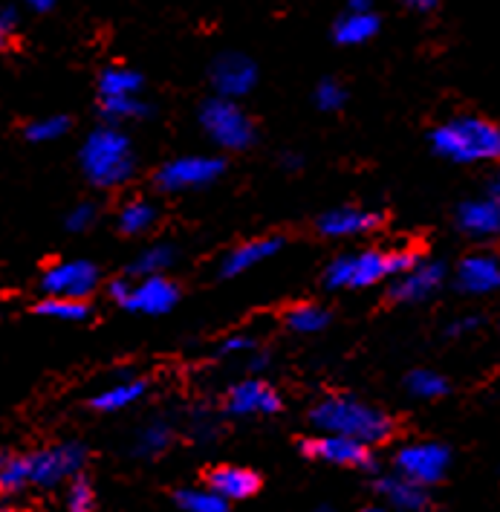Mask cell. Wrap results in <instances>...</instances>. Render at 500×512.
<instances>
[{
  "label": "cell",
  "mask_w": 500,
  "mask_h": 512,
  "mask_svg": "<svg viewBox=\"0 0 500 512\" xmlns=\"http://www.w3.org/2000/svg\"><path fill=\"white\" fill-rule=\"evenodd\" d=\"M70 131V116L64 113H53V116H41V119H32L27 128H24V136L35 145H44V142H55L61 136H67Z\"/></svg>",
  "instance_id": "obj_32"
},
{
  "label": "cell",
  "mask_w": 500,
  "mask_h": 512,
  "mask_svg": "<svg viewBox=\"0 0 500 512\" xmlns=\"http://www.w3.org/2000/svg\"><path fill=\"white\" fill-rule=\"evenodd\" d=\"M422 255L417 249H362L333 258L324 270V284L330 290H368L382 281L417 267Z\"/></svg>",
  "instance_id": "obj_2"
},
{
  "label": "cell",
  "mask_w": 500,
  "mask_h": 512,
  "mask_svg": "<svg viewBox=\"0 0 500 512\" xmlns=\"http://www.w3.org/2000/svg\"><path fill=\"white\" fill-rule=\"evenodd\" d=\"M96 217H99V209L93 206V203H79V206H73L70 209V215H67V229L70 232H87L93 223H96Z\"/></svg>",
  "instance_id": "obj_37"
},
{
  "label": "cell",
  "mask_w": 500,
  "mask_h": 512,
  "mask_svg": "<svg viewBox=\"0 0 500 512\" xmlns=\"http://www.w3.org/2000/svg\"><path fill=\"white\" fill-rule=\"evenodd\" d=\"M226 171V162L211 154H185L177 160H168L159 165L157 183L159 191L165 194H180V191H197L206 189L211 183H217Z\"/></svg>",
  "instance_id": "obj_9"
},
{
  "label": "cell",
  "mask_w": 500,
  "mask_h": 512,
  "mask_svg": "<svg viewBox=\"0 0 500 512\" xmlns=\"http://www.w3.org/2000/svg\"><path fill=\"white\" fill-rule=\"evenodd\" d=\"M38 313L58 322H87L90 319V304L79 298H44L38 304Z\"/></svg>",
  "instance_id": "obj_31"
},
{
  "label": "cell",
  "mask_w": 500,
  "mask_h": 512,
  "mask_svg": "<svg viewBox=\"0 0 500 512\" xmlns=\"http://www.w3.org/2000/svg\"><path fill=\"white\" fill-rule=\"evenodd\" d=\"M81 174L96 189H119L136 171L131 136L116 125H99L81 142Z\"/></svg>",
  "instance_id": "obj_3"
},
{
  "label": "cell",
  "mask_w": 500,
  "mask_h": 512,
  "mask_svg": "<svg viewBox=\"0 0 500 512\" xmlns=\"http://www.w3.org/2000/svg\"><path fill=\"white\" fill-rule=\"evenodd\" d=\"M0 512H3V510H0Z\"/></svg>",
  "instance_id": "obj_47"
},
{
  "label": "cell",
  "mask_w": 500,
  "mask_h": 512,
  "mask_svg": "<svg viewBox=\"0 0 500 512\" xmlns=\"http://www.w3.org/2000/svg\"><path fill=\"white\" fill-rule=\"evenodd\" d=\"M301 165H304V160H301L298 154H287V157H284V168H292V171H298Z\"/></svg>",
  "instance_id": "obj_44"
},
{
  "label": "cell",
  "mask_w": 500,
  "mask_h": 512,
  "mask_svg": "<svg viewBox=\"0 0 500 512\" xmlns=\"http://www.w3.org/2000/svg\"><path fill=\"white\" fill-rule=\"evenodd\" d=\"M313 99H316L318 110L336 113V110H342L344 102H347V90H344V84L339 79H321L318 81L316 93H313Z\"/></svg>",
  "instance_id": "obj_34"
},
{
  "label": "cell",
  "mask_w": 500,
  "mask_h": 512,
  "mask_svg": "<svg viewBox=\"0 0 500 512\" xmlns=\"http://www.w3.org/2000/svg\"><path fill=\"white\" fill-rule=\"evenodd\" d=\"M177 507L183 512H229V504L223 498H217L206 486L203 489H197V486L180 489L177 492Z\"/></svg>",
  "instance_id": "obj_33"
},
{
  "label": "cell",
  "mask_w": 500,
  "mask_h": 512,
  "mask_svg": "<svg viewBox=\"0 0 500 512\" xmlns=\"http://www.w3.org/2000/svg\"><path fill=\"white\" fill-rule=\"evenodd\" d=\"M171 443H174V426L168 420H151L133 437V455L136 458H159L162 452L171 449Z\"/></svg>",
  "instance_id": "obj_24"
},
{
  "label": "cell",
  "mask_w": 500,
  "mask_h": 512,
  "mask_svg": "<svg viewBox=\"0 0 500 512\" xmlns=\"http://www.w3.org/2000/svg\"><path fill=\"white\" fill-rule=\"evenodd\" d=\"M284 322L290 327L292 333H301V336H313V333H321L327 324H330V313L316 304V301H301L287 310Z\"/></svg>",
  "instance_id": "obj_29"
},
{
  "label": "cell",
  "mask_w": 500,
  "mask_h": 512,
  "mask_svg": "<svg viewBox=\"0 0 500 512\" xmlns=\"http://www.w3.org/2000/svg\"><path fill=\"white\" fill-rule=\"evenodd\" d=\"M174 261H177V246H174V243H151V246H145V249L133 258V264L128 267V275H133V278L165 275V270H171Z\"/></svg>",
  "instance_id": "obj_25"
},
{
  "label": "cell",
  "mask_w": 500,
  "mask_h": 512,
  "mask_svg": "<svg viewBox=\"0 0 500 512\" xmlns=\"http://www.w3.org/2000/svg\"><path fill=\"white\" fill-rule=\"evenodd\" d=\"M399 3L408 6V9H414V12H434L440 0H399Z\"/></svg>",
  "instance_id": "obj_41"
},
{
  "label": "cell",
  "mask_w": 500,
  "mask_h": 512,
  "mask_svg": "<svg viewBox=\"0 0 500 512\" xmlns=\"http://www.w3.org/2000/svg\"><path fill=\"white\" fill-rule=\"evenodd\" d=\"M446 284V264L443 261H425L422 258L417 267L391 278L388 296L399 304H422L434 293H440V287Z\"/></svg>",
  "instance_id": "obj_15"
},
{
  "label": "cell",
  "mask_w": 500,
  "mask_h": 512,
  "mask_svg": "<svg viewBox=\"0 0 500 512\" xmlns=\"http://www.w3.org/2000/svg\"><path fill=\"white\" fill-rule=\"evenodd\" d=\"M29 486L35 489H55V486L67 484L73 478H79L84 463H87V449L67 440V443H55L47 449L29 452Z\"/></svg>",
  "instance_id": "obj_7"
},
{
  "label": "cell",
  "mask_w": 500,
  "mask_h": 512,
  "mask_svg": "<svg viewBox=\"0 0 500 512\" xmlns=\"http://www.w3.org/2000/svg\"><path fill=\"white\" fill-rule=\"evenodd\" d=\"M379 15L376 12H344L333 24V41L342 47H362L379 35Z\"/></svg>",
  "instance_id": "obj_22"
},
{
  "label": "cell",
  "mask_w": 500,
  "mask_h": 512,
  "mask_svg": "<svg viewBox=\"0 0 500 512\" xmlns=\"http://www.w3.org/2000/svg\"><path fill=\"white\" fill-rule=\"evenodd\" d=\"M99 281H102L99 267L93 261L76 258V261H58L44 272L41 275V290H44V298H79V301H87L96 293Z\"/></svg>",
  "instance_id": "obj_10"
},
{
  "label": "cell",
  "mask_w": 500,
  "mask_h": 512,
  "mask_svg": "<svg viewBox=\"0 0 500 512\" xmlns=\"http://www.w3.org/2000/svg\"><path fill=\"white\" fill-rule=\"evenodd\" d=\"M382 223V217L362 206H336L330 212L318 217L316 229L318 235L330 238V241H347V238H359L368 235Z\"/></svg>",
  "instance_id": "obj_16"
},
{
  "label": "cell",
  "mask_w": 500,
  "mask_h": 512,
  "mask_svg": "<svg viewBox=\"0 0 500 512\" xmlns=\"http://www.w3.org/2000/svg\"><path fill=\"white\" fill-rule=\"evenodd\" d=\"M310 423L318 434L350 437L362 446H382L394 437V417L353 394H330L310 411Z\"/></svg>",
  "instance_id": "obj_1"
},
{
  "label": "cell",
  "mask_w": 500,
  "mask_h": 512,
  "mask_svg": "<svg viewBox=\"0 0 500 512\" xmlns=\"http://www.w3.org/2000/svg\"><path fill=\"white\" fill-rule=\"evenodd\" d=\"M243 353H255V339L246 333H237L220 342V356H243Z\"/></svg>",
  "instance_id": "obj_38"
},
{
  "label": "cell",
  "mask_w": 500,
  "mask_h": 512,
  "mask_svg": "<svg viewBox=\"0 0 500 512\" xmlns=\"http://www.w3.org/2000/svg\"><path fill=\"white\" fill-rule=\"evenodd\" d=\"M99 110L105 125L122 128L125 122H142L148 119L154 108L142 99V96H125V99H99Z\"/></svg>",
  "instance_id": "obj_26"
},
{
  "label": "cell",
  "mask_w": 500,
  "mask_h": 512,
  "mask_svg": "<svg viewBox=\"0 0 500 512\" xmlns=\"http://www.w3.org/2000/svg\"><path fill=\"white\" fill-rule=\"evenodd\" d=\"M206 489H211L226 504L249 501L252 495H258L261 478H258V472H252L246 466H214L206 475Z\"/></svg>",
  "instance_id": "obj_19"
},
{
  "label": "cell",
  "mask_w": 500,
  "mask_h": 512,
  "mask_svg": "<svg viewBox=\"0 0 500 512\" xmlns=\"http://www.w3.org/2000/svg\"><path fill=\"white\" fill-rule=\"evenodd\" d=\"M431 148L437 157L460 165L492 162L500 157V128L486 116H451L431 131Z\"/></svg>",
  "instance_id": "obj_4"
},
{
  "label": "cell",
  "mask_w": 500,
  "mask_h": 512,
  "mask_svg": "<svg viewBox=\"0 0 500 512\" xmlns=\"http://www.w3.org/2000/svg\"><path fill=\"white\" fill-rule=\"evenodd\" d=\"M347 12H373V0H347Z\"/></svg>",
  "instance_id": "obj_42"
},
{
  "label": "cell",
  "mask_w": 500,
  "mask_h": 512,
  "mask_svg": "<svg viewBox=\"0 0 500 512\" xmlns=\"http://www.w3.org/2000/svg\"><path fill=\"white\" fill-rule=\"evenodd\" d=\"M145 394H148V382H145V379L125 377L119 379V382H113V385H107V388H102L99 394H93L90 405H93L96 411L116 414V411H125V408H131V405L139 403Z\"/></svg>",
  "instance_id": "obj_21"
},
{
  "label": "cell",
  "mask_w": 500,
  "mask_h": 512,
  "mask_svg": "<svg viewBox=\"0 0 500 512\" xmlns=\"http://www.w3.org/2000/svg\"><path fill=\"white\" fill-rule=\"evenodd\" d=\"M405 388H408L411 397L425 400V403L443 400L448 391H451L448 379L443 377V374H437V371H431V368H417V371H411V374L405 377Z\"/></svg>",
  "instance_id": "obj_30"
},
{
  "label": "cell",
  "mask_w": 500,
  "mask_h": 512,
  "mask_svg": "<svg viewBox=\"0 0 500 512\" xmlns=\"http://www.w3.org/2000/svg\"><path fill=\"white\" fill-rule=\"evenodd\" d=\"M200 128L220 151H246L255 145L258 128L240 102L211 96L200 108Z\"/></svg>",
  "instance_id": "obj_5"
},
{
  "label": "cell",
  "mask_w": 500,
  "mask_h": 512,
  "mask_svg": "<svg viewBox=\"0 0 500 512\" xmlns=\"http://www.w3.org/2000/svg\"><path fill=\"white\" fill-rule=\"evenodd\" d=\"M457 229L474 241H492L500 232V183L492 180L486 194L463 200L454 212Z\"/></svg>",
  "instance_id": "obj_12"
},
{
  "label": "cell",
  "mask_w": 500,
  "mask_h": 512,
  "mask_svg": "<svg viewBox=\"0 0 500 512\" xmlns=\"http://www.w3.org/2000/svg\"><path fill=\"white\" fill-rule=\"evenodd\" d=\"M284 249L281 235H269V238H252V241L237 243L235 249H229L220 261V275L223 278H237L243 272L255 270L258 264H264L269 258H275Z\"/></svg>",
  "instance_id": "obj_18"
},
{
  "label": "cell",
  "mask_w": 500,
  "mask_h": 512,
  "mask_svg": "<svg viewBox=\"0 0 500 512\" xmlns=\"http://www.w3.org/2000/svg\"><path fill=\"white\" fill-rule=\"evenodd\" d=\"M316 512H333V507H327V504H321Z\"/></svg>",
  "instance_id": "obj_46"
},
{
  "label": "cell",
  "mask_w": 500,
  "mask_h": 512,
  "mask_svg": "<svg viewBox=\"0 0 500 512\" xmlns=\"http://www.w3.org/2000/svg\"><path fill=\"white\" fill-rule=\"evenodd\" d=\"M157 217L159 209L154 203H148V200H131L119 212V232L122 235H131V238L145 235V232H151L157 226Z\"/></svg>",
  "instance_id": "obj_28"
},
{
  "label": "cell",
  "mask_w": 500,
  "mask_h": 512,
  "mask_svg": "<svg viewBox=\"0 0 500 512\" xmlns=\"http://www.w3.org/2000/svg\"><path fill=\"white\" fill-rule=\"evenodd\" d=\"M96 507V492L90 481L79 475L70 481V489H67V501H64V512H93Z\"/></svg>",
  "instance_id": "obj_35"
},
{
  "label": "cell",
  "mask_w": 500,
  "mask_h": 512,
  "mask_svg": "<svg viewBox=\"0 0 500 512\" xmlns=\"http://www.w3.org/2000/svg\"><path fill=\"white\" fill-rule=\"evenodd\" d=\"M304 455L313 460H321L327 466H342V469H362L370 472L376 466L373 460V449L350 440V437H339V434H316L307 437L301 443Z\"/></svg>",
  "instance_id": "obj_13"
},
{
  "label": "cell",
  "mask_w": 500,
  "mask_h": 512,
  "mask_svg": "<svg viewBox=\"0 0 500 512\" xmlns=\"http://www.w3.org/2000/svg\"><path fill=\"white\" fill-rule=\"evenodd\" d=\"M107 293L122 310L139 313V316H162V313L174 310L180 301V287L165 275H145V278H133V281L128 275H122V278L110 281Z\"/></svg>",
  "instance_id": "obj_6"
},
{
  "label": "cell",
  "mask_w": 500,
  "mask_h": 512,
  "mask_svg": "<svg viewBox=\"0 0 500 512\" xmlns=\"http://www.w3.org/2000/svg\"><path fill=\"white\" fill-rule=\"evenodd\" d=\"M21 3L27 6L29 12H35V15H47V12H53L58 0H21Z\"/></svg>",
  "instance_id": "obj_40"
},
{
  "label": "cell",
  "mask_w": 500,
  "mask_h": 512,
  "mask_svg": "<svg viewBox=\"0 0 500 512\" xmlns=\"http://www.w3.org/2000/svg\"><path fill=\"white\" fill-rule=\"evenodd\" d=\"M266 365H269V356H266V353H255V356H252V362H249V368H252V371H264Z\"/></svg>",
  "instance_id": "obj_43"
},
{
  "label": "cell",
  "mask_w": 500,
  "mask_h": 512,
  "mask_svg": "<svg viewBox=\"0 0 500 512\" xmlns=\"http://www.w3.org/2000/svg\"><path fill=\"white\" fill-rule=\"evenodd\" d=\"M376 495L382 498V507L394 512H425L431 504V495L428 489L411 484L399 475H385L376 481Z\"/></svg>",
  "instance_id": "obj_20"
},
{
  "label": "cell",
  "mask_w": 500,
  "mask_h": 512,
  "mask_svg": "<svg viewBox=\"0 0 500 512\" xmlns=\"http://www.w3.org/2000/svg\"><path fill=\"white\" fill-rule=\"evenodd\" d=\"M480 316H460L457 322H451L446 327L448 336H454V339H463V336H469V333H474L477 327H480Z\"/></svg>",
  "instance_id": "obj_39"
},
{
  "label": "cell",
  "mask_w": 500,
  "mask_h": 512,
  "mask_svg": "<svg viewBox=\"0 0 500 512\" xmlns=\"http://www.w3.org/2000/svg\"><path fill=\"white\" fill-rule=\"evenodd\" d=\"M21 27V15L15 6H0V53H6L15 44V35Z\"/></svg>",
  "instance_id": "obj_36"
},
{
  "label": "cell",
  "mask_w": 500,
  "mask_h": 512,
  "mask_svg": "<svg viewBox=\"0 0 500 512\" xmlns=\"http://www.w3.org/2000/svg\"><path fill=\"white\" fill-rule=\"evenodd\" d=\"M448 466H451V449L437 443V440L405 443L394 458L396 475L411 481V484L422 486V489L440 484L448 475Z\"/></svg>",
  "instance_id": "obj_8"
},
{
  "label": "cell",
  "mask_w": 500,
  "mask_h": 512,
  "mask_svg": "<svg viewBox=\"0 0 500 512\" xmlns=\"http://www.w3.org/2000/svg\"><path fill=\"white\" fill-rule=\"evenodd\" d=\"M454 281L466 296H489L500 287V261L492 252H472L457 264Z\"/></svg>",
  "instance_id": "obj_17"
},
{
  "label": "cell",
  "mask_w": 500,
  "mask_h": 512,
  "mask_svg": "<svg viewBox=\"0 0 500 512\" xmlns=\"http://www.w3.org/2000/svg\"><path fill=\"white\" fill-rule=\"evenodd\" d=\"M29 489V460L21 452L0 449V495H21Z\"/></svg>",
  "instance_id": "obj_27"
},
{
  "label": "cell",
  "mask_w": 500,
  "mask_h": 512,
  "mask_svg": "<svg viewBox=\"0 0 500 512\" xmlns=\"http://www.w3.org/2000/svg\"><path fill=\"white\" fill-rule=\"evenodd\" d=\"M209 81L214 96L220 99H243L258 84V64L243 53H220L209 67Z\"/></svg>",
  "instance_id": "obj_11"
},
{
  "label": "cell",
  "mask_w": 500,
  "mask_h": 512,
  "mask_svg": "<svg viewBox=\"0 0 500 512\" xmlns=\"http://www.w3.org/2000/svg\"><path fill=\"white\" fill-rule=\"evenodd\" d=\"M226 411L232 417H269L284 408V397L275 385L261 377H249L235 382L226 391Z\"/></svg>",
  "instance_id": "obj_14"
},
{
  "label": "cell",
  "mask_w": 500,
  "mask_h": 512,
  "mask_svg": "<svg viewBox=\"0 0 500 512\" xmlns=\"http://www.w3.org/2000/svg\"><path fill=\"white\" fill-rule=\"evenodd\" d=\"M145 79L133 67H105L99 76V99H125L142 96Z\"/></svg>",
  "instance_id": "obj_23"
},
{
  "label": "cell",
  "mask_w": 500,
  "mask_h": 512,
  "mask_svg": "<svg viewBox=\"0 0 500 512\" xmlns=\"http://www.w3.org/2000/svg\"><path fill=\"white\" fill-rule=\"evenodd\" d=\"M365 512H394V510H388V507H382V504H379V507H368Z\"/></svg>",
  "instance_id": "obj_45"
}]
</instances>
